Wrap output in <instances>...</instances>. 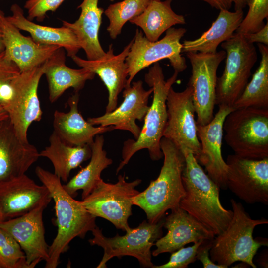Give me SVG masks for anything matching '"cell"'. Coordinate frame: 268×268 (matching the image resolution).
<instances>
[{
    "label": "cell",
    "mask_w": 268,
    "mask_h": 268,
    "mask_svg": "<svg viewBox=\"0 0 268 268\" xmlns=\"http://www.w3.org/2000/svg\"><path fill=\"white\" fill-rule=\"evenodd\" d=\"M200 241L192 246L182 247L171 253L169 260L166 263L154 265L152 268H186L189 264L197 260L196 254L198 247L203 241Z\"/></svg>",
    "instance_id": "cell-36"
},
{
    "label": "cell",
    "mask_w": 268,
    "mask_h": 268,
    "mask_svg": "<svg viewBox=\"0 0 268 268\" xmlns=\"http://www.w3.org/2000/svg\"><path fill=\"white\" fill-rule=\"evenodd\" d=\"M227 186L248 204H268V158L252 160L228 156Z\"/></svg>",
    "instance_id": "cell-13"
},
{
    "label": "cell",
    "mask_w": 268,
    "mask_h": 268,
    "mask_svg": "<svg viewBox=\"0 0 268 268\" xmlns=\"http://www.w3.org/2000/svg\"><path fill=\"white\" fill-rule=\"evenodd\" d=\"M218 106L209 123L203 126L197 124L201 150L196 159L205 167L207 175L219 188L226 190L228 166L222 155L223 124L226 116L234 109L224 105Z\"/></svg>",
    "instance_id": "cell-15"
},
{
    "label": "cell",
    "mask_w": 268,
    "mask_h": 268,
    "mask_svg": "<svg viewBox=\"0 0 268 268\" xmlns=\"http://www.w3.org/2000/svg\"><path fill=\"white\" fill-rule=\"evenodd\" d=\"M49 145L39 152V156L51 161L54 173L64 182L68 181L72 170L91 158L92 150L90 145H69L54 131L49 136Z\"/></svg>",
    "instance_id": "cell-28"
},
{
    "label": "cell",
    "mask_w": 268,
    "mask_h": 268,
    "mask_svg": "<svg viewBox=\"0 0 268 268\" xmlns=\"http://www.w3.org/2000/svg\"><path fill=\"white\" fill-rule=\"evenodd\" d=\"M259 264L263 268H268V253H263L260 256L258 260Z\"/></svg>",
    "instance_id": "cell-42"
},
{
    "label": "cell",
    "mask_w": 268,
    "mask_h": 268,
    "mask_svg": "<svg viewBox=\"0 0 268 268\" xmlns=\"http://www.w3.org/2000/svg\"><path fill=\"white\" fill-rule=\"evenodd\" d=\"M35 173L49 191L55 202L57 233L49 246L45 268H56L61 255L69 249L76 237L84 238L96 226V217L84 207L81 201L75 200L64 189L61 180L54 173L36 167Z\"/></svg>",
    "instance_id": "cell-2"
},
{
    "label": "cell",
    "mask_w": 268,
    "mask_h": 268,
    "mask_svg": "<svg viewBox=\"0 0 268 268\" xmlns=\"http://www.w3.org/2000/svg\"><path fill=\"white\" fill-rule=\"evenodd\" d=\"M163 223V218L156 223L144 220L137 227L130 228L124 235L117 234L113 237L104 236L102 230L96 226L91 231L93 237L88 241L91 245H98L104 250L97 268H106L109 260L114 257L120 259L124 256L135 258L142 267L152 268L151 248L154 242L162 237Z\"/></svg>",
    "instance_id": "cell-8"
},
{
    "label": "cell",
    "mask_w": 268,
    "mask_h": 268,
    "mask_svg": "<svg viewBox=\"0 0 268 268\" xmlns=\"http://www.w3.org/2000/svg\"><path fill=\"white\" fill-rule=\"evenodd\" d=\"M217 10H229L234 5V10H243L247 6L248 0H199Z\"/></svg>",
    "instance_id": "cell-39"
},
{
    "label": "cell",
    "mask_w": 268,
    "mask_h": 268,
    "mask_svg": "<svg viewBox=\"0 0 268 268\" xmlns=\"http://www.w3.org/2000/svg\"><path fill=\"white\" fill-rule=\"evenodd\" d=\"M164 161L159 176L148 187L136 195L133 204L145 213L148 222L156 223L167 211L179 206L185 195L182 173L185 165L182 151L168 139L160 141Z\"/></svg>",
    "instance_id": "cell-3"
},
{
    "label": "cell",
    "mask_w": 268,
    "mask_h": 268,
    "mask_svg": "<svg viewBox=\"0 0 268 268\" xmlns=\"http://www.w3.org/2000/svg\"><path fill=\"white\" fill-rule=\"evenodd\" d=\"M163 227L168 232L156 240L152 255L177 251L190 243L213 239L214 234L180 206L171 210L164 219Z\"/></svg>",
    "instance_id": "cell-21"
},
{
    "label": "cell",
    "mask_w": 268,
    "mask_h": 268,
    "mask_svg": "<svg viewBox=\"0 0 268 268\" xmlns=\"http://www.w3.org/2000/svg\"><path fill=\"white\" fill-rule=\"evenodd\" d=\"M186 55L191 65V75L188 85L192 89V99L196 124L205 125L214 117L217 71L226 57L223 50L214 53L187 52Z\"/></svg>",
    "instance_id": "cell-12"
},
{
    "label": "cell",
    "mask_w": 268,
    "mask_h": 268,
    "mask_svg": "<svg viewBox=\"0 0 268 268\" xmlns=\"http://www.w3.org/2000/svg\"><path fill=\"white\" fill-rule=\"evenodd\" d=\"M257 46L261 56L259 66L234 103V109L268 108V46L261 43Z\"/></svg>",
    "instance_id": "cell-31"
},
{
    "label": "cell",
    "mask_w": 268,
    "mask_h": 268,
    "mask_svg": "<svg viewBox=\"0 0 268 268\" xmlns=\"http://www.w3.org/2000/svg\"><path fill=\"white\" fill-rule=\"evenodd\" d=\"M141 180L127 182L125 175H119L116 183L105 182L101 178L92 192L81 201L85 209L96 217L104 218L117 229L128 231V219L132 215L134 197L140 192L135 188Z\"/></svg>",
    "instance_id": "cell-9"
},
{
    "label": "cell",
    "mask_w": 268,
    "mask_h": 268,
    "mask_svg": "<svg viewBox=\"0 0 268 268\" xmlns=\"http://www.w3.org/2000/svg\"></svg>",
    "instance_id": "cell-47"
},
{
    "label": "cell",
    "mask_w": 268,
    "mask_h": 268,
    "mask_svg": "<svg viewBox=\"0 0 268 268\" xmlns=\"http://www.w3.org/2000/svg\"><path fill=\"white\" fill-rule=\"evenodd\" d=\"M244 18L243 10L230 11L220 10L219 13L208 30L193 40H185L181 53H214L219 44L230 39Z\"/></svg>",
    "instance_id": "cell-27"
},
{
    "label": "cell",
    "mask_w": 268,
    "mask_h": 268,
    "mask_svg": "<svg viewBox=\"0 0 268 268\" xmlns=\"http://www.w3.org/2000/svg\"><path fill=\"white\" fill-rule=\"evenodd\" d=\"M151 0H124L110 4L104 11L109 21L107 28L110 37L115 39L121 33L124 24L139 15Z\"/></svg>",
    "instance_id": "cell-32"
},
{
    "label": "cell",
    "mask_w": 268,
    "mask_h": 268,
    "mask_svg": "<svg viewBox=\"0 0 268 268\" xmlns=\"http://www.w3.org/2000/svg\"><path fill=\"white\" fill-rule=\"evenodd\" d=\"M187 30L184 28L171 27L159 40L149 41L141 31L136 30L129 53L126 58L128 77L126 86L131 85L135 76L141 70L159 61L168 59L174 71H184L187 66L181 53V38Z\"/></svg>",
    "instance_id": "cell-10"
},
{
    "label": "cell",
    "mask_w": 268,
    "mask_h": 268,
    "mask_svg": "<svg viewBox=\"0 0 268 268\" xmlns=\"http://www.w3.org/2000/svg\"><path fill=\"white\" fill-rule=\"evenodd\" d=\"M213 239L203 240L198 247L196 259L202 264L204 268H227L228 267L213 263L209 255Z\"/></svg>",
    "instance_id": "cell-38"
},
{
    "label": "cell",
    "mask_w": 268,
    "mask_h": 268,
    "mask_svg": "<svg viewBox=\"0 0 268 268\" xmlns=\"http://www.w3.org/2000/svg\"><path fill=\"white\" fill-rule=\"evenodd\" d=\"M10 11L12 15L6 16L7 19L20 30L28 32L36 43L62 47L71 58L81 49L77 37L69 28L63 25L53 27L34 23L25 16L23 10L17 4L11 5Z\"/></svg>",
    "instance_id": "cell-25"
},
{
    "label": "cell",
    "mask_w": 268,
    "mask_h": 268,
    "mask_svg": "<svg viewBox=\"0 0 268 268\" xmlns=\"http://www.w3.org/2000/svg\"><path fill=\"white\" fill-rule=\"evenodd\" d=\"M223 131L234 154L252 160L268 158V108L234 109L225 118Z\"/></svg>",
    "instance_id": "cell-6"
},
{
    "label": "cell",
    "mask_w": 268,
    "mask_h": 268,
    "mask_svg": "<svg viewBox=\"0 0 268 268\" xmlns=\"http://www.w3.org/2000/svg\"><path fill=\"white\" fill-rule=\"evenodd\" d=\"M185 159L182 181L185 195L179 206L197 220L215 236L228 226L233 214L226 209L219 198L220 188L187 148L180 149Z\"/></svg>",
    "instance_id": "cell-1"
},
{
    "label": "cell",
    "mask_w": 268,
    "mask_h": 268,
    "mask_svg": "<svg viewBox=\"0 0 268 268\" xmlns=\"http://www.w3.org/2000/svg\"><path fill=\"white\" fill-rule=\"evenodd\" d=\"M39 157L34 145L18 138L9 119L0 127V183L25 174Z\"/></svg>",
    "instance_id": "cell-22"
},
{
    "label": "cell",
    "mask_w": 268,
    "mask_h": 268,
    "mask_svg": "<svg viewBox=\"0 0 268 268\" xmlns=\"http://www.w3.org/2000/svg\"><path fill=\"white\" fill-rule=\"evenodd\" d=\"M77 8L81 9L78 19L73 23L62 21V25L75 34L87 60L99 59L106 53L99 40L104 9L98 7V0H83Z\"/></svg>",
    "instance_id": "cell-26"
},
{
    "label": "cell",
    "mask_w": 268,
    "mask_h": 268,
    "mask_svg": "<svg viewBox=\"0 0 268 268\" xmlns=\"http://www.w3.org/2000/svg\"><path fill=\"white\" fill-rule=\"evenodd\" d=\"M178 73L165 80L163 70L156 62L145 75V81L153 89L151 105L144 118V124L136 139H129L124 142L122 151V160L116 170V174L127 164L132 157L140 150L146 149L153 161L163 157L160 141L163 136L167 112L166 100L168 92L176 82Z\"/></svg>",
    "instance_id": "cell-4"
},
{
    "label": "cell",
    "mask_w": 268,
    "mask_h": 268,
    "mask_svg": "<svg viewBox=\"0 0 268 268\" xmlns=\"http://www.w3.org/2000/svg\"></svg>",
    "instance_id": "cell-46"
},
{
    "label": "cell",
    "mask_w": 268,
    "mask_h": 268,
    "mask_svg": "<svg viewBox=\"0 0 268 268\" xmlns=\"http://www.w3.org/2000/svg\"><path fill=\"white\" fill-rule=\"evenodd\" d=\"M79 94L69 98V110H56L53 115V131L65 143L71 146L91 145L95 136L114 130L113 126H96L86 121L78 110Z\"/></svg>",
    "instance_id": "cell-23"
},
{
    "label": "cell",
    "mask_w": 268,
    "mask_h": 268,
    "mask_svg": "<svg viewBox=\"0 0 268 268\" xmlns=\"http://www.w3.org/2000/svg\"><path fill=\"white\" fill-rule=\"evenodd\" d=\"M248 11L235 32L252 33L265 25L264 19L268 18V0H248Z\"/></svg>",
    "instance_id": "cell-34"
},
{
    "label": "cell",
    "mask_w": 268,
    "mask_h": 268,
    "mask_svg": "<svg viewBox=\"0 0 268 268\" xmlns=\"http://www.w3.org/2000/svg\"><path fill=\"white\" fill-rule=\"evenodd\" d=\"M104 138L102 135H97L90 145L92 154L89 163L81 169L67 183L63 185L64 189L74 198L77 191H82V199L86 197L101 180L102 172L112 164L113 161L107 156L103 149Z\"/></svg>",
    "instance_id": "cell-29"
},
{
    "label": "cell",
    "mask_w": 268,
    "mask_h": 268,
    "mask_svg": "<svg viewBox=\"0 0 268 268\" xmlns=\"http://www.w3.org/2000/svg\"><path fill=\"white\" fill-rule=\"evenodd\" d=\"M0 268H31L19 244L0 227Z\"/></svg>",
    "instance_id": "cell-33"
},
{
    "label": "cell",
    "mask_w": 268,
    "mask_h": 268,
    "mask_svg": "<svg viewBox=\"0 0 268 268\" xmlns=\"http://www.w3.org/2000/svg\"><path fill=\"white\" fill-rule=\"evenodd\" d=\"M20 71L12 61L5 55L4 51L0 53V104L2 105L12 95L11 84Z\"/></svg>",
    "instance_id": "cell-35"
},
{
    "label": "cell",
    "mask_w": 268,
    "mask_h": 268,
    "mask_svg": "<svg viewBox=\"0 0 268 268\" xmlns=\"http://www.w3.org/2000/svg\"><path fill=\"white\" fill-rule=\"evenodd\" d=\"M8 119V116L3 107L0 104V127Z\"/></svg>",
    "instance_id": "cell-41"
},
{
    "label": "cell",
    "mask_w": 268,
    "mask_h": 268,
    "mask_svg": "<svg viewBox=\"0 0 268 268\" xmlns=\"http://www.w3.org/2000/svg\"><path fill=\"white\" fill-rule=\"evenodd\" d=\"M43 75L46 76L49 91V100L55 102L68 88L78 93L87 80L95 74L87 69H73L66 64L65 49L60 47L45 62Z\"/></svg>",
    "instance_id": "cell-24"
},
{
    "label": "cell",
    "mask_w": 268,
    "mask_h": 268,
    "mask_svg": "<svg viewBox=\"0 0 268 268\" xmlns=\"http://www.w3.org/2000/svg\"><path fill=\"white\" fill-rule=\"evenodd\" d=\"M133 42V39L118 55L114 54L111 44L105 55L99 59L85 60L77 55L71 57L79 67L97 74L106 86L109 93L106 113L112 111L117 107L118 96L126 85L128 68L125 60Z\"/></svg>",
    "instance_id": "cell-20"
},
{
    "label": "cell",
    "mask_w": 268,
    "mask_h": 268,
    "mask_svg": "<svg viewBox=\"0 0 268 268\" xmlns=\"http://www.w3.org/2000/svg\"><path fill=\"white\" fill-rule=\"evenodd\" d=\"M2 221H3V219H2L1 216L0 215V222H2Z\"/></svg>",
    "instance_id": "cell-44"
},
{
    "label": "cell",
    "mask_w": 268,
    "mask_h": 268,
    "mask_svg": "<svg viewBox=\"0 0 268 268\" xmlns=\"http://www.w3.org/2000/svg\"><path fill=\"white\" fill-rule=\"evenodd\" d=\"M172 1L151 0L143 12L129 22L140 27L149 41H157L162 34L173 26L186 23L184 16L173 10Z\"/></svg>",
    "instance_id": "cell-30"
},
{
    "label": "cell",
    "mask_w": 268,
    "mask_h": 268,
    "mask_svg": "<svg viewBox=\"0 0 268 268\" xmlns=\"http://www.w3.org/2000/svg\"><path fill=\"white\" fill-rule=\"evenodd\" d=\"M4 51V46L3 42L2 32L0 29V53Z\"/></svg>",
    "instance_id": "cell-43"
},
{
    "label": "cell",
    "mask_w": 268,
    "mask_h": 268,
    "mask_svg": "<svg viewBox=\"0 0 268 268\" xmlns=\"http://www.w3.org/2000/svg\"><path fill=\"white\" fill-rule=\"evenodd\" d=\"M0 29L5 56L24 72L45 63L61 47L40 44L30 36H25L0 9Z\"/></svg>",
    "instance_id": "cell-19"
},
{
    "label": "cell",
    "mask_w": 268,
    "mask_h": 268,
    "mask_svg": "<svg viewBox=\"0 0 268 268\" xmlns=\"http://www.w3.org/2000/svg\"><path fill=\"white\" fill-rule=\"evenodd\" d=\"M123 101L120 106L103 115L87 119L93 125L113 126L114 130L127 131L136 139L141 129L136 123L142 121L149 109L148 99L152 93V88L146 90L141 80L134 81L123 90Z\"/></svg>",
    "instance_id": "cell-17"
},
{
    "label": "cell",
    "mask_w": 268,
    "mask_h": 268,
    "mask_svg": "<svg viewBox=\"0 0 268 268\" xmlns=\"http://www.w3.org/2000/svg\"><path fill=\"white\" fill-rule=\"evenodd\" d=\"M230 202L233 216L227 228L213 239L210 258L213 263L227 267L242 262L256 268L254 256L261 246H268V243L267 239H254L253 233L257 226L268 224V220L252 219L241 203L233 199Z\"/></svg>",
    "instance_id": "cell-5"
},
{
    "label": "cell",
    "mask_w": 268,
    "mask_h": 268,
    "mask_svg": "<svg viewBox=\"0 0 268 268\" xmlns=\"http://www.w3.org/2000/svg\"><path fill=\"white\" fill-rule=\"evenodd\" d=\"M66 0H27L24 8L27 10V18L32 21L36 19L43 21L49 11H55Z\"/></svg>",
    "instance_id": "cell-37"
},
{
    "label": "cell",
    "mask_w": 268,
    "mask_h": 268,
    "mask_svg": "<svg viewBox=\"0 0 268 268\" xmlns=\"http://www.w3.org/2000/svg\"><path fill=\"white\" fill-rule=\"evenodd\" d=\"M47 206L42 205L24 215L0 222V227L19 244L31 268L48 258L49 246L45 240L43 221V211Z\"/></svg>",
    "instance_id": "cell-18"
},
{
    "label": "cell",
    "mask_w": 268,
    "mask_h": 268,
    "mask_svg": "<svg viewBox=\"0 0 268 268\" xmlns=\"http://www.w3.org/2000/svg\"><path fill=\"white\" fill-rule=\"evenodd\" d=\"M44 63L20 72L12 83L10 98L2 105L16 135L24 142H28L27 132L31 124L40 121L42 118L38 88L43 75Z\"/></svg>",
    "instance_id": "cell-11"
},
{
    "label": "cell",
    "mask_w": 268,
    "mask_h": 268,
    "mask_svg": "<svg viewBox=\"0 0 268 268\" xmlns=\"http://www.w3.org/2000/svg\"><path fill=\"white\" fill-rule=\"evenodd\" d=\"M166 106L167 120L163 137L179 149H189L196 158L200 152L201 144L197 134L191 87L187 85L181 92H176L171 87Z\"/></svg>",
    "instance_id": "cell-14"
},
{
    "label": "cell",
    "mask_w": 268,
    "mask_h": 268,
    "mask_svg": "<svg viewBox=\"0 0 268 268\" xmlns=\"http://www.w3.org/2000/svg\"><path fill=\"white\" fill-rule=\"evenodd\" d=\"M221 47L225 51L226 61L222 75L217 77L215 104L233 107L248 82L257 53L254 44L237 32L222 42Z\"/></svg>",
    "instance_id": "cell-7"
},
{
    "label": "cell",
    "mask_w": 268,
    "mask_h": 268,
    "mask_svg": "<svg viewBox=\"0 0 268 268\" xmlns=\"http://www.w3.org/2000/svg\"><path fill=\"white\" fill-rule=\"evenodd\" d=\"M52 198L47 188L26 174L0 183V215L3 221L24 215Z\"/></svg>",
    "instance_id": "cell-16"
},
{
    "label": "cell",
    "mask_w": 268,
    "mask_h": 268,
    "mask_svg": "<svg viewBox=\"0 0 268 268\" xmlns=\"http://www.w3.org/2000/svg\"><path fill=\"white\" fill-rule=\"evenodd\" d=\"M246 40L253 44L258 43L268 46V22L260 30L252 33L243 34Z\"/></svg>",
    "instance_id": "cell-40"
},
{
    "label": "cell",
    "mask_w": 268,
    "mask_h": 268,
    "mask_svg": "<svg viewBox=\"0 0 268 268\" xmlns=\"http://www.w3.org/2000/svg\"><path fill=\"white\" fill-rule=\"evenodd\" d=\"M110 0L113 1V0Z\"/></svg>",
    "instance_id": "cell-45"
}]
</instances>
